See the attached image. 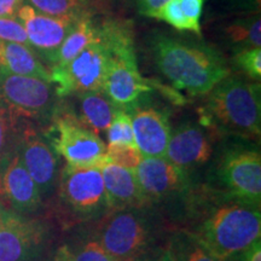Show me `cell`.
<instances>
[{
	"label": "cell",
	"mask_w": 261,
	"mask_h": 261,
	"mask_svg": "<svg viewBox=\"0 0 261 261\" xmlns=\"http://www.w3.org/2000/svg\"><path fill=\"white\" fill-rule=\"evenodd\" d=\"M187 196L190 228L185 230L218 259L224 261L260 240V205L211 185L196 190L189 189Z\"/></svg>",
	"instance_id": "1"
},
{
	"label": "cell",
	"mask_w": 261,
	"mask_h": 261,
	"mask_svg": "<svg viewBox=\"0 0 261 261\" xmlns=\"http://www.w3.org/2000/svg\"><path fill=\"white\" fill-rule=\"evenodd\" d=\"M151 51L156 67L173 89L192 97L210 93L215 85L230 75L226 61L208 45L159 34L152 39Z\"/></svg>",
	"instance_id": "2"
},
{
	"label": "cell",
	"mask_w": 261,
	"mask_h": 261,
	"mask_svg": "<svg viewBox=\"0 0 261 261\" xmlns=\"http://www.w3.org/2000/svg\"><path fill=\"white\" fill-rule=\"evenodd\" d=\"M91 236L116 261H155L165 248L160 244V220L152 207L110 211L93 221Z\"/></svg>",
	"instance_id": "3"
},
{
	"label": "cell",
	"mask_w": 261,
	"mask_h": 261,
	"mask_svg": "<svg viewBox=\"0 0 261 261\" xmlns=\"http://www.w3.org/2000/svg\"><path fill=\"white\" fill-rule=\"evenodd\" d=\"M207 94L202 125L243 139L260 136V84L228 75Z\"/></svg>",
	"instance_id": "4"
},
{
	"label": "cell",
	"mask_w": 261,
	"mask_h": 261,
	"mask_svg": "<svg viewBox=\"0 0 261 261\" xmlns=\"http://www.w3.org/2000/svg\"><path fill=\"white\" fill-rule=\"evenodd\" d=\"M58 212L67 225L93 223L109 210L100 168L64 166L57 180Z\"/></svg>",
	"instance_id": "5"
},
{
	"label": "cell",
	"mask_w": 261,
	"mask_h": 261,
	"mask_svg": "<svg viewBox=\"0 0 261 261\" xmlns=\"http://www.w3.org/2000/svg\"><path fill=\"white\" fill-rule=\"evenodd\" d=\"M45 136L68 167L100 168L107 162V146L99 136L85 126L75 114L62 108Z\"/></svg>",
	"instance_id": "6"
},
{
	"label": "cell",
	"mask_w": 261,
	"mask_h": 261,
	"mask_svg": "<svg viewBox=\"0 0 261 261\" xmlns=\"http://www.w3.org/2000/svg\"><path fill=\"white\" fill-rule=\"evenodd\" d=\"M0 98L16 117L32 122H51L61 108V98L50 81L3 71H0Z\"/></svg>",
	"instance_id": "7"
},
{
	"label": "cell",
	"mask_w": 261,
	"mask_h": 261,
	"mask_svg": "<svg viewBox=\"0 0 261 261\" xmlns=\"http://www.w3.org/2000/svg\"><path fill=\"white\" fill-rule=\"evenodd\" d=\"M109 48L99 38L62 67L51 68V83L60 98L103 91L110 62Z\"/></svg>",
	"instance_id": "8"
},
{
	"label": "cell",
	"mask_w": 261,
	"mask_h": 261,
	"mask_svg": "<svg viewBox=\"0 0 261 261\" xmlns=\"http://www.w3.org/2000/svg\"><path fill=\"white\" fill-rule=\"evenodd\" d=\"M218 190L249 203L261 202L260 151L246 146H232L221 156L214 174Z\"/></svg>",
	"instance_id": "9"
},
{
	"label": "cell",
	"mask_w": 261,
	"mask_h": 261,
	"mask_svg": "<svg viewBox=\"0 0 261 261\" xmlns=\"http://www.w3.org/2000/svg\"><path fill=\"white\" fill-rule=\"evenodd\" d=\"M14 144L29 175L35 181L41 197L48 196L57 185L58 159L46 136L34 122L17 117Z\"/></svg>",
	"instance_id": "10"
},
{
	"label": "cell",
	"mask_w": 261,
	"mask_h": 261,
	"mask_svg": "<svg viewBox=\"0 0 261 261\" xmlns=\"http://www.w3.org/2000/svg\"><path fill=\"white\" fill-rule=\"evenodd\" d=\"M46 236L41 220L0 204V261H38Z\"/></svg>",
	"instance_id": "11"
},
{
	"label": "cell",
	"mask_w": 261,
	"mask_h": 261,
	"mask_svg": "<svg viewBox=\"0 0 261 261\" xmlns=\"http://www.w3.org/2000/svg\"><path fill=\"white\" fill-rule=\"evenodd\" d=\"M39 189L19 158L14 144L0 158V204L21 214H31L41 207Z\"/></svg>",
	"instance_id": "12"
},
{
	"label": "cell",
	"mask_w": 261,
	"mask_h": 261,
	"mask_svg": "<svg viewBox=\"0 0 261 261\" xmlns=\"http://www.w3.org/2000/svg\"><path fill=\"white\" fill-rule=\"evenodd\" d=\"M136 174L148 207L185 195L191 184L189 173L166 158H143L136 167Z\"/></svg>",
	"instance_id": "13"
},
{
	"label": "cell",
	"mask_w": 261,
	"mask_h": 261,
	"mask_svg": "<svg viewBox=\"0 0 261 261\" xmlns=\"http://www.w3.org/2000/svg\"><path fill=\"white\" fill-rule=\"evenodd\" d=\"M28 35L33 51L52 64L62 42L79 17H54L44 15L23 4L19 8L17 16Z\"/></svg>",
	"instance_id": "14"
},
{
	"label": "cell",
	"mask_w": 261,
	"mask_h": 261,
	"mask_svg": "<svg viewBox=\"0 0 261 261\" xmlns=\"http://www.w3.org/2000/svg\"><path fill=\"white\" fill-rule=\"evenodd\" d=\"M165 85L145 79L138 69V62L110 57L103 92L120 109L127 110L138 104L143 94L162 91Z\"/></svg>",
	"instance_id": "15"
},
{
	"label": "cell",
	"mask_w": 261,
	"mask_h": 261,
	"mask_svg": "<svg viewBox=\"0 0 261 261\" xmlns=\"http://www.w3.org/2000/svg\"><path fill=\"white\" fill-rule=\"evenodd\" d=\"M213 156V143L208 127L185 121L171 132L165 158L175 167L189 173L207 163Z\"/></svg>",
	"instance_id": "16"
},
{
	"label": "cell",
	"mask_w": 261,
	"mask_h": 261,
	"mask_svg": "<svg viewBox=\"0 0 261 261\" xmlns=\"http://www.w3.org/2000/svg\"><path fill=\"white\" fill-rule=\"evenodd\" d=\"M132 120L136 145L143 158H165L171 137L168 115L156 107H140L126 110Z\"/></svg>",
	"instance_id": "17"
},
{
	"label": "cell",
	"mask_w": 261,
	"mask_h": 261,
	"mask_svg": "<svg viewBox=\"0 0 261 261\" xmlns=\"http://www.w3.org/2000/svg\"><path fill=\"white\" fill-rule=\"evenodd\" d=\"M110 211L148 207L136 169L106 162L100 167Z\"/></svg>",
	"instance_id": "18"
},
{
	"label": "cell",
	"mask_w": 261,
	"mask_h": 261,
	"mask_svg": "<svg viewBox=\"0 0 261 261\" xmlns=\"http://www.w3.org/2000/svg\"><path fill=\"white\" fill-rule=\"evenodd\" d=\"M0 71L51 83L50 70L41 63L38 55L31 47L16 42L0 41Z\"/></svg>",
	"instance_id": "19"
},
{
	"label": "cell",
	"mask_w": 261,
	"mask_h": 261,
	"mask_svg": "<svg viewBox=\"0 0 261 261\" xmlns=\"http://www.w3.org/2000/svg\"><path fill=\"white\" fill-rule=\"evenodd\" d=\"M75 96L77 97L79 108L77 119L97 135L107 130L120 108H117L103 91H89Z\"/></svg>",
	"instance_id": "20"
},
{
	"label": "cell",
	"mask_w": 261,
	"mask_h": 261,
	"mask_svg": "<svg viewBox=\"0 0 261 261\" xmlns=\"http://www.w3.org/2000/svg\"><path fill=\"white\" fill-rule=\"evenodd\" d=\"M98 39V25L87 12L81 14L76 18L73 28L68 33L60 50L57 51L51 67H62L79 55L85 47L89 46Z\"/></svg>",
	"instance_id": "21"
},
{
	"label": "cell",
	"mask_w": 261,
	"mask_h": 261,
	"mask_svg": "<svg viewBox=\"0 0 261 261\" xmlns=\"http://www.w3.org/2000/svg\"><path fill=\"white\" fill-rule=\"evenodd\" d=\"M166 261H223L208 252L185 228L174 231L165 247Z\"/></svg>",
	"instance_id": "22"
},
{
	"label": "cell",
	"mask_w": 261,
	"mask_h": 261,
	"mask_svg": "<svg viewBox=\"0 0 261 261\" xmlns=\"http://www.w3.org/2000/svg\"><path fill=\"white\" fill-rule=\"evenodd\" d=\"M226 39L236 52L261 46L260 15L238 18L226 28Z\"/></svg>",
	"instance_id": "23"
},
{
	"label": "cell",
	"mask_w": 261,
	"mask_h": 261,
	"mask_svg": "<svg viewBox=\"0 0 261 261\" xmlns=\"http://www.w3.org/2000/svg\"><path fill=\"white\" fill-rule=\"evenodd\" d=\"M107 150L137 148L132 120H130L129 114L126 110H117L112 123L107 128Z\"/></svg>",
	"instance_id": "24"
},
{
	"label": "cell",
	"mask_w": 261,
	"mask_h": 261,
	"mask_svg": "<svg viewBox=\"0 0 261 261\" xmlns=\"http://www.w3.org/2000/svg\"><path fill=\"white\" fill-rule=\"evenodd\" d=\"M33 9L54 17H77L84 14L79 0H24Z\"/></svg>",
	"instance_id": "25"
},
{
	"label": "cell",
	"mask_w": 261,
	"mask_h": 261,
	"mask_svg": "<svg viewBox=\"0 0 261 261\" xmlns=\"http://www.w3.org/2000/svg\"><path fill=\"white\" fill-rule=\"evenodd\" d=\"M71 261H116L97 242L87 234L83 240L76 241L73 246H65Z\"/></svg>",
	"instance_id": "26"
},
{
	"label": "cell",
	"mask_w": 261,
	"mask_h": 261,
	"mask_svg": "<svg viewBox=\"0 0 261 261\" xmlns=\"http://www.w3.org/2000/svg\"><path fill=\"white\" fill-rule=\"evenodd\" d=\"M233 64L248 77L259 81L261 79V48L254 47L236 52Z\"/></svg>",
	"instance_id": "27"
},
{
	"label": "cell",
	"mask_w": 261,
	"mask_h": 261,
	"mask_svg": "<svg viewBox=\"0 0 261 261\" xmlns=\"http://www.w3.org/2000/svg\"><path fill=\"white\" fill-rule=\"evenodd\" d=\"M0 41L16 42L31 47L25 29L17 17H0Z\"/></svg>",
	"instance_id": "28"
},
{
	"label": "cell",
	"mask_w": 261,
	"mask_h": 261,
	"mask_svg": "<svg viewBox=\"0 0 261 261\" xmlns=\"http://www.w3.org/2000/svg\"><path fill=\"white\" fill-rule=\"evenodd\" d=\"M16 121H17V117L10 112L8 106L0 98V158L11 143Z\"/></svg>",
	"instance_id": "29"
},
{
	"label": "cell",
	"mask_w": 261,
	"mask_h": 261,
	"mask_svg": "<svg viewBox=\"0 0 261 261\" xmlns=\"http://www.w3.org/2000/svg\"><path fill=\"white\" fill-rule=\"evenodd\" d=\"M179 8L184 18L187 19L190 32L201 34L200 19L203 9V0H178Z\"/></svg>",
	"instance_id": "30"
},
{
	"label": "cell",
	"mask_w": 261,
	"mask_h": 261,
	"mask_svg": "<svg viewBox=\"0 0 261 261\" xmlns=\"http://www.w3.org/2000/svg\"><path fill=\"white\" fill-rule=\"evenodd\" d=\"M143 156L140 155L138 148H122L107 150V162L136 169Z\"/></svg>",
	"instance_id": "31"
},
{
	"label": "cell",
	"mask_w": 261,
	"mask_h": 261,
	"mask_svg": "<svg viewBox=\"0 0 261 261\" xmlns=\"http://www.w3.org/2000/svg\"><path fill=\"white\" fill-rule=\"evenodd\" d=\"M224 261H261V241H255L252 246L226 257Z\"/></svg>",
	"instance_id": "32"
},
{
	"label": "cell",
	"mask_w": 261,
	"mask_h": 261,
	"mask_svg": "<svg viewBox=\"0 0 261 261\" xmlns=\"http://www.w3.org/2000/svg\"><path fill=\"white\" fill-rule=\"evenodd\" d=\"M135 2L139 14L146 17L156 18L160 10L167 4L169 0H135Z\"/></svg>",
	"instance_id": "33"
},
{
	"label": "cell",
	"mask_w": 261,
	"mask_h": 261,
	"mask_svg": "<svg viewBox=\"0 0 261 261\" xmlns=\"http://www.w3.org/2000/svg\"><path fill=\"white\" fill-rule=\"evenodd\" d=\"M24 0H0V17H16Z\"/></svg>",
	"instance_id": "34"
},
{
	"label": "cell",
	"mask_w": 261,
	"mask_h": 261,
	"mask_svg": "<svg viewBox=\"0 0 261 261\" xmlns=\"http://www.w3.org/2000/svg\"><path fill=\"white\" fill-rule=\"evenodd\" d=\"M55 261H71V257L69 255V253H68L67 247L63 246L57 250L56 256H55Z\"/></svg>",
	"instance_id": "35"
},
{
	"label": "cell",
	"mask_w": 261,
	"mask_h": 261,
	"mask_svg": "<svg viewBox=\"0 0 261 261\" xmlns=\"http://www.w3.org/2000/svg\"><path fill=\"white\" fill-rule=\"evenodd\" d=\"M155 261H166V257H165V254H163V255H162V257H161V259H159V260H155Z\"/></svg>",
	"instance_id": "36"
},
{
	"label": "cell",
	"mask_w": 261,
	"mask_h": 261,
	"mask_svg": "<svg viewBox=\"0 0 261 261\" xmlns=\"http://www.w3.org/2000/svg\"><path fill=\"white\" fill-rule=\"evenodd\" d=\"M79 2H80V3H83V2H85V0H79Z\"/></svg>",
	"instance_id": "37"
}]
</instances>
